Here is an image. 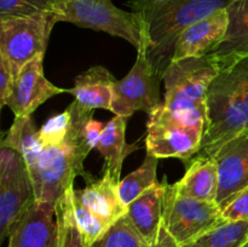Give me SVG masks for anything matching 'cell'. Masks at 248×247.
Segmentation results:
<instances>
[{"label": "cell", "mask_w": 248, "mask_h": 247, "mask_svg": "<svg viewBox=\"0 0 248 247\" xmlns=\"http://www.w3.org/2000/svg\"><path fill=\"white\" fill-rule=\"evenodd\" d=\"M234 0H130L128 6L140 16L144 29L147 56L161 77L173 57L174 46L186 29L228 9Z\"/></svg>", "instance_id": "6da1fadb"}, {"label": "cell", "mask_w": 248, "mask_h": 247, "mask_svg": "<svg viewBox=\"0 0 248 247\" xmlns=\"http://www.w3.org/2000/svg\"><path fill=\"white\" fill-rule=\"evenodd\" d=\"M72 123L69 132L61 144L43 147L38 172L33 182L35 200L57 203L63 194L73 186L77 176L86 183L94 179L84 169V161L92 150L85 137V126L92 118V109L74 101L69 106Z\"/></svg>", "instance_id": "7a4b0ae2"}, {"label": "cell", "mask_w": 248, "mask_h": 247, "mask_svg": "<svg viewBox=\"0 0 248 247\" xmlns=\"http://www.w3.org/2000/svg\"><path fill=\"white\" fill-rule=\"evenodd\" d=\"M220 69L211 53L170 63L162 77L165 108L186 125L206 128L207 92Z\"/></svg>", "instance_id": "3957f363"}, {"label": "cell", "mask_w": 248, "mask_h": 247, "mask_svg": "<svg viewBox=\"0 0 248 247\" xmlns=\"http://www.w3.org/2000/svg\"><path fill=\"white\" fill-rule=\"evenodd\" d=\"M207 121L198 155H213L229 140L248 132V107L230 67L220 69L207 92Z\"/></svg>", "instance_id": "277c9868"}, {"label": "cell", "mask_w": 248, "mask_h": 247, "mask_svg": "<svg viewBox=\"0 0 248 247\" xmlns=\"http://www.w3.org/2000/svg\"><path fill=\"white\" fill-rule=\"evenodd\" d=\"M53 17L56 22H69L81 28L119 36L137 51L145 44L140 15L119 9L111 0H58Z\"/></svg>", "instance_id": "5b68a950"}, {"label": "cell", "mask_w": 248, "mask_h": 247, "mask_svg": "<svg viewBox=\"0 0 248 247\" xmlns=\"http://www.w3.org/2000/svg\"><path fill=\"white\" fill-rule=\"evenodd\" d=\"M164 223L162 225L179 246L228 223L216 201L182 196L164 177Z\"/></svg>", "instance_id": "8992f818"}, {"label": "cell", "mask_w": 248, "mask_h": 247, "mask_svg": "<svg viewBox=\"0 0 248 247\" xmlns=\"http://www.w3.org/2000/svg\"><path fill=\"white\" fill-rule=\"evenodd\" d=\"M56 23L52 14L0 18V55L11 63L15 74L34 58L45 55Z\"/></svg>", "instance_id": "52a82bcc"}, {"label": "cell", "mask_w": 248, "mask_h": 247, "mask_svg": "<svg viewBox=\"0 0 248 247\" xmlns=\"http://www.w3.org/2000/svg\"><path fill=\"white\" fill-rule=\"evenodd\" d=\"M203 126H191L172 115L164 104L149 114L147 124V154L157 159L177 157L188 164L200 152Z\"/></svg>", "instance_id": "ba28073f"}, {"label": "cell", "mask_w": 248, "mask_h": 247, "mask_svg": "<svg viewBox=\"0 0 248 247\" xmlns=\"http://www.w3.org/2000/svg\"><path fill=\"white\" fill-rule=\"evenodd\" d=\"M35 200L34 186L23 156L11 148H0V242Z\"/></svg>", "instance_id": "9c48e42d"}, {"label": "cell", "mask_w": 248, "mask_h": 247, "mask_svg": "<svg viewBox=\"0 0 248 247\" xmlns=\"http://www.w3.org/2000/svg\"><path fill=\"white\" fill-rule=\"evenodd\" d=\"M162 77L155 70L147 56V50L137 51V60L132 69L114 85L111 113L130 118L136 111L148 114L161 106L160 82Z\"/></svg>", "instance_id": "30bf717a"}, {"label": "cell", "mask_w": 248, "mask_h": 247, "mask_svg": "<svg viewBox=\"0 0 248 247\" xmlns=\"http://www.w3.org/2000/svg\"><path fill=\"white\" fill-rule=\"evenodd\" d=\"M43 61L44 55L38 56L15 75L11 92L6 99V106L15 118L31 116L33 111L47 99L68 92V89L57 87L46 79Z\"/></svg>", "instance_id": "8fae6325"}, {"label": "cell", "mask_w": 248, "mask_h": 247, "mask_svg": "<svg viewBox=\"0 0 248 247\" xmlns=\"http://www.w3.org/2000/svg\"><path fill=\"white\" fill-rule=\"evenodd\" d=\"M7 247H57L56 203L33 200L12 227Z\"/></svg>", "instance_id": "7c38bea8"}, {"label": "cell", "mask_w": 248, "mask_h": 247, "mask_svg": "<svg viewBox=\"0 0 248 247\" xmlns=\"http://www.w3.org/2000/svg\"><path fill=\"white\" fill-rule=\"evenodd\" d=\"M219 185L216 202L223 207L239 191L248 186V132L225 143L215 155Z\"/></svg>", "instance_id": "4fadbf2b"}, {"label": "cell", "mask_w": 248, "mask_h": 247, "mask_svg": "<svg viewBox=\"0 0 248 247\" xmlns=\"http://www.w3.org/2000/svg\"><path fill=\"white\" fill-rule=\"evenodd\" d=\"M228 26L229 15L227 9L218 10L215 14L196 22L179 35L171 62L202 57L211 53L225 36Z\"/></svg>", "instance_id": "5bb4252c"}, {"label": "cell", "mask_w": 248, "mask_h": 247, "mask_svg": "<svg viewBox=\"0 0 248 247\" xmlns=\"http://www.w3.org/2000/svg\"><path fill=\"white\" fill-rule=\"evenodd\" d=\"M120 181L110 171L104 170L101 178L92 179L84 189H74V193L97 217L110 227L127 213V206L123 202L119 193Z\"/></svg>", "instance_id": "9a60e30c"}, {"label": "cell", "mask_w": 248, "mask_h": 247, "mask_svg": "<svg viewBox=\"0 0 248 247\" xmlns=\"http://www.w3.org/2000/svg\"><path fill=\"white\" fill-rule=\"evenodd\" d=\"M164 183H156L127 206L128 219L147 245L157 241L164 223Z\"/></svg>", "instance_id": "2e32d148"}, {"label": "cell", "mask_w": 248, "mask_h": 247, "mask_svg": "<svg viewBox=\"0 0 248 247\" xmlns=\"http://www.w3.org/2000/svg\"><path fill=\"white\" fill-rule=\"evenodd\" d=\"M186 174L172 188L177 194L203 201H216L219 185L217 162L213 157L196 155L186 164Z\"/></svg>", "instance_id": "e0dca14e"}, {"label": "cell", "mask_w": 248, "mask_h": 247, "mask_svg": "<svg viewBox=\"0 0 248 247\" xmlns=\"http://www.w3.org/2000/svg\"><path fill=\"white\" fill-rule=\"evenodd\" d=\"M118 80L107 68L93 65L79 74L73 89L67 93L73 94L75 101L89 109L111 110L114 85Z\"/></svg>", "instance_id": "ac0fdd59"}, {"label": "cell", "mask_w": 248, "mask_h": 247, "mask_svg": "<svg viewBox=\"0 0 248 247\" xmlns=\"http://www.w3.org/2000/svg\"><path fill=\"white\" fill-rule=\"evenodd\" d=\"M229 26L223 40L211 51L220 68L241 53L248 52V0H234L227 9Z\"/></svg>", "instance_id": "d6986e66"}, {"label": "cell", "mask_w": 248, "mask_h": 247, "mask_svg": "<svg viewBox=\"0 0 248 247\" xmlns=\"http://www.w3.org/2000/svg\"><path fill=\"white\" fill-rule=\"evenodd\" d=\"M127 119L125 116L115 115L108 123H106V127L96 147L106 161L104 170L110 171L119 179H120L124 160L135 150L140 149V145L136 143L130 144L126 142Z\"/></svg>", "instance_id": "ffe728a7"}, {"label": "cell", "mask_w": 248, "mask_h": 247, "mask_svg": "<svg viewBox=\"0 0 248 247\" xmlns=\"http://www.w3.org/2000/svg\"><path fill=\"white\" fill-rule=\"evenodd\" d=\"M1 147L11 148L23 156L31 173V182H34L43 147L39 140V130L31 116L15 118L14 124L2 138L0 148Z\"/></svg>", "instance_id": "44dd1931"}, {"label": "cell", "mask_w": 248, "mask_h": 247, "mask_svg": "<svg viewBox=\"0 0 248 247\" xmlns=\"http://www.w3.org/2000/svg\"><path fill=\"white\" fill-rule=\"evenodd\" d=\"M73 193L74 185L70 186L56 203V218L58 227L57 247H87L74 215Z\"/></svg>", "instance_id": "7402d4cb"}, {"label": "cell", "mask_w": 248, "mask_h": 247, "mask_svg": "<svg viewBox=\"0 0 248 247\" xmlns=\"http://www.w3.org/2000/svg\"><path fill=\"white\" fill-rule=\"evenodd\" d=\"M157 160H159L157 157L147 154L143 164L137 170L121 179L119 184V193H120L121 200L126 206L130 205L150 186L157 183Z\"/></svg>", "instance_id": "603a6c76"}, {"label": "cell", "mask_w": 248, "mask_h": 247, "mask_svg": "<svg viewBox=\"0 0 248 247\" xmlns=\"http://www.w3.org/2000/svg\"><path fill=\"white\" fill-rule=\"evenodd\" d=\"M248 240V222H228L179 247H241Z\"/></svg>", "instance_id": "cb8c5ba5"}, {"label": "cell", "mask_w": 248, "mask_h": 247, "mask_svg": "<svg viewBox=\"0 0 248 247\" xmlns=\"http://www.w3.org/2000/svg\"><path fill=\"white\" fill-rule=\"evenodd\" d=\"M145 245L127 216H124L89 247H144Z\"/></svg>", "instance_id": "d4e9b609"}, {"label": "cell", "mask_w": 248, "mask_h": 247, "mask_svg": "<svg viewBox=\"0 0 248 247\" xmlns=\"http://www.w3.org/2000/svg\"><path fill=\"white\" fill-rule=\"evenodd\" d=\"M75 189V188H74ZM73 208H74V215L77 218L78 225L84 236L86 246H91L96 240H98L107 230L109 229V225H107L101 218L97 217L77 195L73 193Z\"/></svg>", "instance_id": "484cf974"}, {"label": "cell", "mask_w": 248, "mask_h": 247, "mask_svg": "<svg viewBox=\"0 0 248 247\" xmlns=\"http://www.w3.org/2000/svg\"><path fill=\"white\" fill-rule=\"evenodd\" d=\"M58 0H0V18L55 12Z\"/></svg>", "instance_id": "4316f807"}, {"label": "cell", "mask_w": 248, "mask_h": 247, "mask_svg": "<svg viewBox=\"0 0 248 247\" xmlns=\"http://www.w3.org/2000/svg\"><path fill=\"white\" fill-rule=\"evenodd\" d=\"M72 123V111L69 107L61 114L48 119L39 130L41 147L61 144L67 137Z\"/></svg>", "instance_id": "83f0119b"}, {"label": "cell", "mask_w": 248, "mask_h": 247, "mask_svg": "<svg viewBox=\"0 0 248 247\" xmlns=\"http://www.w3.org/2000/svg\"><path fill=\"white\" fill-rule=\"evenodd\" d=\"M220 208L227 222H248V186L232 196Z\"/></svg>", "instance_id": "f1b7e54d"}, {"label": "cell", "mask_w": 248, "mask_h": 247, "mask_svg": "<svg viewBox=\"0 0 248 247\" xmlns=\"http://www.w3.org/2000/svg\"><path fill=\"white\" fill-rule=\"evenodd\" d=\"M225 67H230L240 84L242 97L248 107V52L236 56ZM224 68V67H223Z\"/></svg>", "instance_id": "f546056e"}, {"label": "cell", "mask_w": 248, "mask_h": 247, "mask_svg": "<svg viewBox=\"0 0 248 247\" xmlns=\"http://www.w3.org/2000/svg\"><path fill=\"white\" fill-rule=\"evenodd\" d=\"M15 75L16 74L11 63L0 55V107L6 106V99L11 92Z\"/></svg>", "instance_id": "4dcf8cb0"}, {"label": "cell", "mask_w": 248, "mask_h": 247, "mask_svg": "<svg viewBox=\"0 0 248 247\" xmlns=\"http://www.w3.org/2000/svg\"><path fill=\"white\" fill-rule=\"evenodd\" d=\"M104 127H106V124L102 123V121L94 120L93 116L87 121L86 126H85V137H86L87 143L91 145L92 149L97 147V143H98Z\"/></svg>", "instance_id": "1f68e13d"}, {"label": "cell", "mask_w": 248, "mask_h": 247, "mask_svg": "<svg viewBox=\"0 0 248 247\" xmlns=\"http://www.w3.org/2000/svg\"><path fill=\"white\" fill-rule=\"evenodd\" d=\"M144 247H179V245L177 244L176 240L167 232V230L162 225L157 241L153 245H145Z\"/></svg>", "instance_id": "d6a6232c"}, {"label": "cell", "mask_w": 248, "mask_h": 247, "mask_svg": "<svg viewBox=\"0 0 248 247\" xmlns=\"http://www.w3.org/2000/svg\"><path fill=\"white\" fill-rule=\"evenodd\" d=\"M241 247H248V240H247V241L246 242H245V244L244 245H242V246Z\"/></svg>", "instance_id": "836d02e7"}, {"label": "cell", "mask_w": 248, "mask_h": 247, "mask_svg": "<svg viewBox=\"0 0 248 247\" xmlns=\"http://www.w3.org/2000/svg\"><path fill=\"white\" fill-rule=\"evenodd\" d=\"M147 1H160V0H147Z\"/></svg>", "instance_id": "e575fe53"}]
</instances>
